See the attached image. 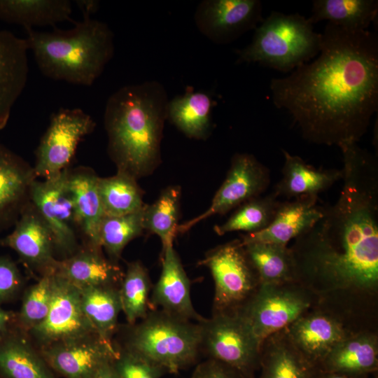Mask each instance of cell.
I'll use <instances>...</instances> for the list:
<instances>
[{"label": "cell", "instance_id": "cell-1", "mask_svg": "<svg viewBox=\"0 0 378 378\" xmlns=\"http://www.w3.org/2000/svg\"><path fill=\"white\" fill-rule=\"evenodd\" d=\"M318 57L270 83L272 100L306 141L358 143L378 108V35L327 22Z\"/></svg>", "mask_w": 378, "mask_h": 378}, {"label": "cell", "instance_id": "cell-2", "mask_svg": "<svg viewBox=\"0 0 378 378\" xmlns=\"http://www.w3.org/2000/svg\"><path fill=\"white\" fill-rule=\"evenodd\" d=\"M343 186L336 202L294 239V281L318 296L377 300L378 161L358 143L339 147Z\"/></svg>", "mask_w": 378, "mask_h": 378}, {"label": "cell", "instance_id": "cell-3", "mask_svg": "<svg viewBox=\"0 0 378 378\" xmlns=\"http://www.w3.org/2000/svg\"><path fill=\"white\" fill-rule=\"evenodd\" d=\"M168 102L165 88L155 80L123 86L109 97L104 124L117 172L137 180L160 164Z\"/></svg>", "mask_w": 378, "mask_h": 378}, {"label": "cell", "instance_id": "cell-4", "mask_svg": "<svg viewBox=\"0 0 378 378\" xmlns=\"http://www.w3.org/2000/svg\"><path fill=\"white\" fill-rule=\"evenodd\" d=\"M74 23L71 29L51 31L25 29V40L45 76L90 86L113 56V34L106 24L91 18Z\"/></svg>", "mask_w": 378, "mask_h": 378}, {"label": "cell", "instance_id": "cell-5", "mask_svg": "<svg viewBox=\"0 0 378 378\" xmlns=\"http://www.w3.org/2000/svg\"><path fill=\"white\" fill-rule=\"evenodd\" d=\"M121 349L177 374L197 361L200 353V325L160 309H151L143 319L119 326Z\"/></svg>", "mask_w": 378, "mask_h": 378}, {"label": "cell", "instance_id": "cell-6", "mask_svg": "<svg viewBox=\"0 0 378 378\" xmlns=\"http://www.w3.org/2000/svg\"><path fill=\"white\" fill-rule=\"evenodd\" d=\"M372 311L375 312V307L360 300L321 298L286 330L296 348L319 369L326 356L341 341L362 331L377 330L375 327L357 322L372 320L375 316Z\"/></svg>", "mask_w": 378, "mask_h": 378}, {"label": "cell", "instance_id": "cell-7", "mask_svg": "<svg viewBox=\"0 0 378 378\" xmlns=\"http://www.w3.org/2000/svg\"><path fill=\"white\" fill-rule=\"evenodd\" d=\"M321 41L309 18L273 10L254 29L251 42L237 50V62L291 72L318 55Z\"/></svg>", "mask_w": 378, "mask_h": 378}, {"label": "cell", "instance_id": "cell-8", "mask_svg": "<svg viewBox=\"0 0 378 378\" xmlns=\"http://www.w3.org/2000/svg\"><path fill=\"white\" fill-rule=\"evenodd\" d=\"M320 298L295 281L260 284L236 313L262 344L269 336L295 321L314 307Z\"/></svg>", "mask_w": 378, "mask_h": 378}, {"label": "cell", "instance_id": "cell-9", "mask_svg": "<svg viewBox=\"0 0 378 378\" xmlns=\"http://www.w3.org/2000/svg\"><path fill=\"white\" fill-rule=\"evenodd\" d=\"M200 351L246 378L260 369L262 343L237 314H216L200 322Z\"/></svg>", "mask_w": 378, "mask_h": 378}, {"label": "cell", "instance_id": "cell-10", "mask_svg": "<svg viewBox=\"0 0 378 378\" xmlns=\"http://www.w3.org/2000/svg\"><path fill=\"white\" fill-rule=\"evenodd\" d=\"M198 265L214 279L212 314H236L260 284L239 239L212 248Z\"/></svg>", "mask_w": 378, "mask_h": 378}, {"label": "cell", "instance_id": "cell-11", "mask_svg": "<svg viewBox=\"0 0 378 378\" xmlns=\"http://www.w3.org/2000/svg\"><path fill=\"white\" fill-rule=\"evenodd\" d=\"M95 126L92 118L81 108H62L52 113L35 151L36 178H51L69 169L79 143Z\"/></svg>", "mask_w": 378, "mask_h": 378}, {"label": "cell", "instance_id": "cell-12", "mask_svg": "<svg viewBox=\"0 0 378 378\" xmlns=\"http://www.w3.org/2000/svg\"><path fill=\"white\" fill-rule=\"evenodd\" d=\"M69 169L43 181L34 180L29 201L49 228L55 255L62 260L74 254L80 248L76 234L74 204L67 185Z\"/></svg>", "mask_w": 378, "mask_h": 378}, {"label": "cell", "instance_id": "cell-13", "mask_svg": "<svg viewBox=\"0 0 378 378\" xmlns=\"http://www.w3.org/2000/svg\"><path fill=\"white\" fill-rule=\"evenodd\" d=\"M94 333L82 309L80 289L53 274L50 309L44 321L27 333L31 341L42 349Z\"/></svg>", "mask_w": 378, "mask_h": 378}, {"label": "cell", "instance_id": "cell-14", "mask_svg": "<svg viewBox=\"0 0 378 378\" xmlns=\"http://www.w3.org/2000/svg\"><path fill=\"white\" fill-rule=\"evenodd\" d=\"M271 181L270 169L248 153H235L228 172L209 208L199 216L179 224L178 234L188 232L203 220L223 215L243 203L260 196Z\"/></svg>", "mask_w": 378, "mask_h": 378}, {"label": "cell", "instance_id": "cell-15", "mask_svg": "<svg viewBox=\"0 0 378 378\" xmlns=\"http://www.w3.org/2000/svg\"><path fill=\"white\" fill-rule=\"evenodd\" d=\"M194 20L211 42L228 44L262 21V4L260 0H204L197 6Z\"/></svg>", "mask_w": 378, "mask_h": 378}, {"label": "cell", "instance_id": "cell-16", "mask_svg": "<svg viewBox=\"0 0 378 378\" xmlns=\"http://www.w3.org/2000/svg\"><path fill=\"white\" fill-rule=\"evenodd\" d=\"M59 378H94L118 351L114 342L94 333L38 349Z\"/></svg>", "mask_w": 378, "mask_h": 378}, {"label": "cell", "instance_id": "cell-17", "mask_svg": "<svg viewBox=\"0 0 378 378\" xmlns=\"http://www.w3.org/2000/svg\"><path fill=\"white\" fill-rule=\"evenodd\" d=\"M0 245L15 251L22 262L39 277L54 274L58 259L53 239L30 201L15 222L13 230L0 239Z\"/></svg>", "mask_w": 378, "mask_h": 378}, {"label": "cell", "instance_id": "cell-18", "mask_svg": "<svg viewBox=\"0 0 378 378\" xmlns=\"http://www.w3.org/2000/svg\"><path fill=\"white\" fill-rule=\"evenodd\" d=\"M150 307L197 323L204 319L192 305L190 279L173 245L162 251V270L152 288Z\"/></svg>", "mask_w": 378, "mask_h": 378}, {"label": "cell", "instance_id": "cell-19", "mask_svg": "<svg viewBox=\"0 0 378 378\" xmlns=\"http://www.w3.org/2000/svg\"><path fill=\"white\" fill-rule=\"evenodd\" d=\"M324 206L318 196H303L281 201L272 223L264 230L241 236L242 245L262 242L287 246L309 229L321 216Z\"/></svg>", "mask_w": 378, "mask_h": 378}, {"label": "cell", "instance_id": "cell-20", "mask_svg": "<svg viewBox=\"0 0 378 378\" xmlns=\"http://www.w3.org/2000/svg\"><path fill=\"white\" fill-rule=\"evenodd\" d=\"M36 179L33 167L0 143V230L15 225Z\"/></svg>", "mask_w": 378, "mask_h": 378}, {"label": "cell", "instance_id": "cell-21", "mask_svg": "<svg viewBox=\"0 0 378 378\" xmlns=\"http://www.w3.org/2000/svg\"><path fill=\"white\" fill-rule=\"evenodd\" d=\"M28 50L25 38L0 30V130L7 125L11 110L25 88Z\"/></svg>", "mask_w": 378, "mask_h": 378}, {"label": "cell", "instance_id": "cell-22", "mask_svg": "<svg viewBox=\"0 0 378 378\" xmlns=\"http://www.w3.org/2000/svg\"><path fill=\"white\" fill-rule=\"evenodd\" d=\"M55 274L79 289L96 286L120 287L124 272L106 258L102 249L83 245L72 255L58 260Z\"/></svg>", "mask_w": 378, "mask_h": 378}, {"label": "cell", "instance_id": "cell-23", "mask_svg": "<svg viewBox=\"0 0 378 378\" xmlns=\"http://www.w3.org/2000/svg\"><path fill=\"white\" fill-rule=\"evenodd\" d=\"M98 178L89 168L69 169L67 185L73 201L77 230L85 238L84 245L102 249L99 228L105 216L98 190Z\"/></svg>", "mask_w": 378, "mask_h": 378}, {"label": "cell", "instance_id": "cell-24", "mask_svg": "<svg viewBox=\"0 0 378 378\" xmlns=\"http://www.w3.org/2000/svg\"><path fill=\"white\" fill-rule=\"evenodd\" d=\"M322 373H337L356 378L378 370L377 330L356 333L338 343L319 366Z\"/></svg>", "mask_w": 378, "mask_h": 378}, {"label": "cell", "instance_id": "cell-25", "mask_svg": "<svg viewBox=\"0 0 378 378\" xmlns=\"http://www.w3.org/2000/svg\"><path fill=\"white\" fill-rule=\"evenodd\" d=\"M0 378H59L27 334L13 323L0 335Z\"/></svg>", "mask_w": 378, "mask_h": 378}, {"label": "cell", "instance_id": "cell-26", "mask_svg": "<svg viewBox=\"0 0 378 378\" xmlns=\"http://www.w3.org/2000/svg\"><path fill=\"white\" fill-rule=\"evenodd\" d=\"M259 378H321L290 340L286 328L266 338L260 350Z\"/></svg>", "mask_w": 378, "mask_h": 378}, {"label": "cell", "instance_id": "cell-27", "mask_svg": "<svg viewBox=\"0 0 378 378\" xmlns=\"http://www.w3.org/2000/svg\"><path fill=\"white\" fill-rule=\"evenodd\" d=\"M282 177L273 191L278 197L291 200L303 196H318L342 178V170L317 169L298 155L283 149Z\"/></svg>", "mask_w": 378, "mask_h": 378}, {"label": "cell", "instance_id": "cell-28", "mask_svg": "<svg viewBox=\"0 0 378 378\" xmlns=\"http://www.w3.org/2000/svg\"><path fill=\"white\" fill-rule=\"evenodd\" d=\"M216 104L208 93L188 86L183 94L169 101L167 119L186 136L206 139L211 132V112Z\"/></svg>", "mask_w": 378, "mask_h": 378}, {"label": "cell", "instance_id": "cell-29", "mask_svg": "<svg viewBox=\"0 0 378 378\" xmlns=\"http://www.w3.org/2000/svg\"><path fill=\"white\" fill-rule=\"evenodd\" d=\"M69 0H0V20L25 29L55 26L71 20Z\"/></svg>", "mask_w": 378, "mask_h": 378}, {"label": "cell", "instance_id": "cell-30", "mask_svg": "<svg viewBox=\"0 0 378 378\" xmlns=\"http://www.w3.org/2000/svg\"><path fill=\"white\" fill-rule=\"evenodd\" d=\"M377 13V0H314L308 18L313 24L327 20L347 30L365 31Z\"/></svg>", "mask_w": 378, "mask_h": 378}, {"label": "cell", "instance_id": "cell-31", "mask_svg": "<svg viewBox=\"0 0 378 378\" xmlns=\"http://www.w3.org/2000/svg\"><path fill=\"white\" fill-rule=\"evenodd\" d=\"M119 288L96 286L80 289L83 311L97 333L104 340L113 342L122 312Z\"/></svg>", "mask_w": 378, "mask_h": 378}, {"label": "cell", "instance_id": "cell-32", "mask_svg": "<svg viewBox=\"0 0 378 378\" xmlns=\"http://www.w3.org/2000/svg\"><path fill=\"white\" fill-rule=\"evenodd\" d=\"M98 190L105 216H118L141 210L144 192L132 176L120 172L98 178Z\"/></svg>", "mask_w": 378, "mask_h": 378}, {"label": "cell", "instance_id": "cell-33", "mask_svg": "<svg viewBox=\"0 0 378 378\" xmlns=\"http://www.w3.org/2000/svg\"><path fill=\"white\" fill-rule=\"evenodd\" d=\"M181 197V188L171 186L153 204L144 206V229L159 237L162 251L173 245L178 234Z\"/></svg>", "mask_w": 378, "mask_h": 378}, {"label": "cell", "instance_id": "cell-34", "mask_svg": "<svg viewBox=\"0 0 378 378\" xmlns=\"http://www.w3.org/2000/svg\"><path fill=\"white\" fill-rule=\"evenodd\" d=\"M260 284L294 281V265L287 246L254 242L242 245Z\"/></svg>", "mask_w": 378, "mask_h": 378}, {"label": "cell", "instance_id": "cell-35", "mask_svg": "<svg viewBox=\"0 0 378 378\" xmlns=\"http://www.w3.org/2000/svg\"><path fill=\"white\" fill-rule=\"evenodd\" d=\"M152 288L148 272L142 262H128L119 288L122 312L127 324H134L146 316L150 310Z\"/></svg>", "mask_w": 378, "mask_h": 378}, {"label": "cell", "instance_id": "cell-36", "mask_svg": "<svg viewBox=\"0 0 378 378\" xmlns=\"http://www.w3.org/2000/svg\"><path fill=\"white\" fill-rule=\"evenodd\" d=\"M281 201L272 192L253 198L238 207L223 224L214 226L218 235L241 231L253 233L265 229L273 220Z\"/></svg>", "mask_w": 378, "mask_h": 378}, {"label": "cell", "instance_id": "cell-37", "mask_svg": "<svg viewBox=\"0 0 378 378\" xmlns=\"http://www.w3.org/2000/svg\"><path fill=\"white\" fill-rule=\"evenodd\" d=\"M144 209L123 216L104 217L99 228V241L111 260L118 262L125 247L142 234Z\"/></svg>", "mask_w": 378, "mask_h": 378}, {"label": "cell", "instance_id": "cell-38", "mask_svg": "<svg viewBox=\"0 0 378 378\" xmlns=\"http://www.w3.org/2000/svg\"><path fill=\"white\" fill-rule=\"evenodd\" d=\"M52 274L38 277L37 281L24 290L20 309L15 313L14 324L27 333L44 321L52 297Z\"/></svg>", "mask_w": 378, "mask_h": 378}, {"label": "cell", "instance_id": "cell-39", "mask_svg": "<svg viewBox=\"0 0 378 378\" xmlns=\"http://www.w3.org/2000/svg\"><path fill=\"white\" fill-rule=\"evenodd\" d=\"M116 348L118 354L114 364L120 378H160L167 373L161 366Z\"/></svg>", "mask_w": 378, "mask_h": 378}, {"label": "cell", "instance_id": "cell-40", "mask_svg": "<svg viewBox=\"0 0 378 378\" xmlns=\"http://www.w3.org/2000/svg\"><path fill=\"white\" fill-rule=\"evenodd\" d=\"M23 286L24 277L17 264L8 256H0V303L14 300Z\"/></svg>", "mask_w": 378, "mask_h": 378}, {"label": "cell", "instance_id": "cell-41", "mask_svg": "<svg viewBox=\"0 0 378 378\" xmlns=\"http://www.w3.org/2000/svg\"><path fill=\"white\" fill-rule=\"evenodd\" d=\"M191 378H246L237 370L214 360L196 365Z\"/></svg>", "mask_w": 378, "mask_h": 378}, {"label": "cell", "instance_id": "cell-42", "mask_svg": "<svg viewBox=\"0 0 378 378\" xmlns=\"http://www.w3.org/2000/svg\"><path fill=\"white\" fill-rule=\"evenodd\" d=\"M76 4L82 11L83 18H90V15L95 13L99 8V1L94 0H77Z\"/></svg>", "mask_w": 378, "mask_h": 378}, {"label": "cell", "instance_id": "cell-43", "mask_svg": "<svg viewBox=\"0 0 378 378\" xmlns=\"http://www.w3.org/2000/svg\"><path fill=\"white\" fill-rule=\"evenodd\" d=\"M114 360H111L105 363L99 369L94 378H120L115 368Z\"/></svg>", "mask_w": 378, "mask_h": 378}, {"label": "cell", "instance_id": "cell-44", "mask_svg": "<svg viewBox=\"0 0 378 378\" xmlns=\"http://www.w3.org/2000/svg\"><path fill=\"white\" fill-rule=\"evenodd\" d=\"M15 313L0 307V335L5 333L14 322Z\"/></svg>", "mask_w": 378, "mask_h": 378}, {"label": "cell", "instance_id": "cell-45", "mask_svg": "<svg viewBox=\"0 0 378 378\" xmlns=\"http://www.w3.org/2000/svg\"><path fill=\"white\" fill-rule=\"evenodd\" d=\"M321 378H356L344 374H337V373H322L321 372ZM373 378H377V376L373 377Z\"/></svg>", "mask_w": 378, "mask_h": 378}]
</instances>
